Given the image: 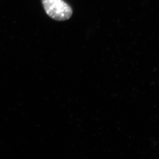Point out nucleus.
<instances>
[{
    "label": "nucleus",
    "mask_w": 159,
    "mask_h": 159,
    "mask_svg": "<svg viewBox=\"0 0 159 159\" xmlns=\"http://www.w3.org/2000/svg\"><path fill=\"white\" fill-rule=\"evenodd\" d=\"M47 14L56 21H66L73 14L70 6L63 0H42Z\"/></svg>",
    "instance_id": "nucleus-1"
}]
</instances>
